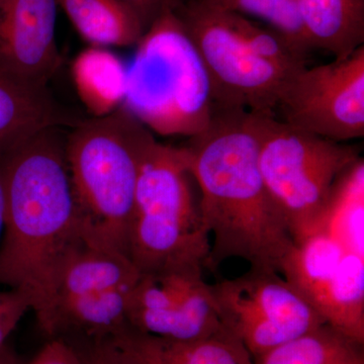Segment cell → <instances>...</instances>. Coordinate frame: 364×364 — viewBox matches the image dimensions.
Masks as SVG:
<instances>
[{
    "label": "cell",
    "instance_id": "d6986e66",
    "mask_svg": "<svg viewBox=\"0 0 364 364\" xmlns=\"http://www.w3.org/2000/svg\"><path fill=\"white\" fill-rule=\"evenodd\" d=\"M347 252L331 232H317L294 242L280 265L279 273L311 303L331 279Z\"/></svg>",
    "mask_w": 364,
    "mask_h": 364
},
{
    "label": "cell",
    "instance_id": "52a82bcc",
    "mask_svg": "<svg viewBox=\"0 0 364 364\" xmlns=\"http://www.w3.org/2000/svg\"><path fill=\"white\" fill-rule=\"evenodd\" d=\"M248 114L261 176L294 242L327 230L333 189L361 159L358 150L299 130L275 114Z\"/></svg>",
    "mask_w": 364,
    "mask_h": 364
},
{
    "label": "cell",
    "instance_id": "4fadbf2b",
    "mask_svg": "<svg viewBox=\"0 0 364 364\" xmlns=\"http://www.w3.org/2000/svg\"><path fill=\"white\" fill-rule=\"evenodd\" d=\"M68 124L49 86L30 85L0 72V154L41 131Z\"/></svg>",
    "mask_w": 364,
    "mask_h": 364
},
{
    "label": "cell",
    "instance_id": "7c38bea8",
    "mask_svg": "<svg viewBox=\"0 0 364 364\" xmlns=\"http://www.w3.org/2000/svg\"><path fill=\"white\" fill-rule=\"evenodd\" d=\"M105 339L134 364H253L246 347L225 327L207 338L179 341L128 324Z\"/></svg>",
    "mask_w": 364,
    "mask_h": 364
},
{
    "label": "cell",
    "instance_id": "83f0119b",
    "mask_svg": "<svg viewBox=\"0 0 364 364\" xmlns=\"http://www.w3.org/2000/svg\"><path fill=\"white\" fill-rule=\"evenodd\" d=\"M0 364H23L18 360V358L9 350L7 347L1 345L0 346Z\"/></svg>",
    "mask_w": 364,
    "mask_h": 364
},
{
    "label": "cell",
    "instance_id": "9c48e42d",
    "mask_svg": "<svg viewBox=\"0 0 364 364\" xmlns=\"http://www.w3.org/2000/svg\"><path fill=\"white\" fill-rule=\"evenodd\" d=\"M277 112L284 123L321 138H363L364 46L345 58L301 69L282 90Z\"/></svg>",
    "mask_w": 364,
    "mask_h": 364
},
{
    "label": "cell",
    "instance_id": "ac0fdd59",
    "mask_svg": "<svg viewBox=\"0 0 364 364\" xmlns=\"http://www.w3.org/2000/svg\"><path fill=\"white\" fill-rule=\"evenodd\" d=\"M79 35L93 47L136 45L146 32L135 11L121 0H56Z\"/></svg>",
    "mask_w": 364,
    "mask_h": 364
},
{
    "label": "cell",
    "instance_id": "7a4b0ae2",
    "mask_svg": "<svg viewBox=\"0 0 364 364\" xmlns=\"http://www.w3.org/2000/svg\"><path fill=\"white\" fill-rule=\"evenodd\" d=\"M182 147L200 186L203 226L214 237L205 267L239 258L279 272L294 242L261 176L248 112L215 109L208 126Z\"/></svg>",
    "mask_w": 364,
    "mask_h": 364
},
{
    "label": "cell",
    "instance_id": "9a60e30c",
    "mask_svg": "<svg viewBox=\"0 0 364 364\" xmlns=\"http://www.w3.org/2000/svg\"><path fill=\"white\" fill-rule=\"evenodd\" d=\"M296 1L314 49L342 59L363 47L364 0Z\"/></svg>",
    "mask_w": 364,
    "mask_h": 364
},
{
    "label": "cell",
    "instance_id": "5b68a950",
    "mask_svg": "<svg viewBox=\"0 0 364 364\" xmlns=\"http://www.w3.org/2000/svg\"><path fill=\"white\" fill-rule=\"evenodd\" d=\"M121 107L161 136L191 138L210 123L215 109L207 72L174 11L153 21L136 44Z\"/></svg>",
    "mask_w": 364,
    "mask_h": 364
},
{
    "label": "cell",
    "instance_id": "4316f807",
    "mask_svg": "<svg viewBox=\"0 0 364 364\" xmlns=\"http://www.w3.org/2000/svg\"><path fill=\"white\" fill-rule=\"evenodd\" d=\"M81 358L85 364H134L107 339L92 341L90 349Z\"/></svg>",
    "mask_w": 364,
    "mask_h": 364
},
{
    "label": "cell",
    "instance_id": "8fae6325",
    "mask_svg": "<svg viewBox=\"0 0 364 364\" xmlns=\"http://www.w3.org/2000/svg\"><path fill=\"white\" fill-rule=\"evenodd\" d=\"M56 0H0V72L48 86L61 67Z\"/></svg>",
    "mask_w": 364,
    "mask_h": 364
},
{
    "label": "cell",
    "instance_id": "3957f363",
    "mask_svg": "<svg viewBox=\"0 0 364 364\" xmlns=\"http://www.w3.org/2000/svg\"><path fill=\"white\" fill-rule=\"evenodd\" d=\"M174 13L202 60L215 111L275 114L308 58L272 28L210 0H183Z\"/></svg>",
    "mask_w": 364,
    "mask_h": 364
},
{
    "label": "cell",
    "instance_id": "30bf717a",
    "mask_svg": "<svg viewBox=\"0 0 364 364\" xmlns=\"http://www.w3.org/2000/svg\"><path fill=\"white\" fill-rule=\"evenodd\" d=\"M127 317L139 331L179 341L224 328L203 268L196 267L141 274L129 293Z\"/></svg>",
    "mask_w": 364,
    "mask_h": 364
},
{
    "label": "cell",
    "instance_id": "7402d4cb",
    "mask_svg": "<svg viewBox=\"0 0 364 364\" xmlns=\"http://www.w3.org/2000/svg\"><path fill=\"white\" fill-rule=\"evenodd\" d=\"M364 162L359 159L344 172L332 191L327 230L349 252L364 257Z\"/></svg>",
    "mask_w": 364,
    "mask_h": 364
},
{
    "label": "cell",
    "instance_id": "e0dca14e",
    "mask_svg": "<svg viewBox=\"0 0 364 364\" xmlns=\"http://www.w3.org/2000/svg\"><path fill=\"white\" fill-rule=\"evenodd\" d=\"M311 303L326 324L364 345V257L349 251L345 254Z\"/></svg>",
    "mask_w": 364,
    "mask_h": 364
},
{
    "label": "cell",
    "instance_id": "44dd1931",
    "mask_svg": "<svg viewBox=\"0 0 364 364\" xmlns=\"http://www.w3.org/2000/svg\"><path fill=\"white\" fill-rule=\"evenodd\" d=\"M253 364H364L363 344L324 324L261 354Z\"/></svg>",
    "mask_w": 364,
    "mask_h": 364
},
{
    "label": "cell",
    "instance_id": "d4e9b609",
    "mask_svg": "<svg viewBox=\"0 0 364 364\" xmlns=\"http://www.w3.org/2000/svg\"><path fill=\"white\" fill-rule=\"evenodd\" d=\"M26 364H85L80 354L63 340H52Z\"/></svg>",
    "mask_w": 364,
    "mask_h": 364
},
{
    "label": "cell",
    "instance_id": "ba28073f",
    "mask_svg": "<svg viewBox=\"0 0 364 364\" xmlns=\"http://www.w3.org/2000/svg\"><path fill=\"white\" fill-rule=\"evenodd\" d=\"M210 289L222 325L253 358L326 324L308 299L275 270L250 267Z\"/></svg>",
    "mask_w": 364,
    "mask_h": 364
},
{
    "label": "cell",
    "instance_id": "5bb4252c",
    "mask_svg": "<svg viewBox=\"0 0 364 364\" xmlns=\"http://www.w3.org/2000/svg\"><path fill=\"white\" fill-rule=\"evenodd\" d=\"M133 286L62 299L55 306L46 333L55 336L71 330L82 333L92 341L107 338L129 324L127 306Z\"/></svg>",
    "mask_w": 364,
    "mask_h": 364
},
{
    "label": "cell",
    "instance_id": "484cf974",
    "mask_svg": "<svg viewBox=\"0 0 364 364\" xmlns=\"http://www.w3.org/2000/svg\"><path fill=\"white\" fill-rule=\"evenodd\" d=\"M135 11L146 30L166 11H174L183 0H121Z\"/></svg>",
    "mask_w": 364,
    "mask_h": 364
},
{
    "label": "cell",
    "instance_id": "cb8c5ba5",
    "mask_svg": "<svg viewBox=\"0 0 364 364\" xmlns=\"http://www.w3.org/2000/svg\"><path fill=\"white\" fill-rule=\"evenodd\" d=\"M33 310L32 299L21 289L0 291V346L28 311Z\"/></svg>",
    "mask_w": 364,
    "mask_h": 364
},
{
    "label": "cell",
    "instance_id": "ffe728a7",
    "mask_svg": "<svg viewBox=\"0 0 364 364\" xmlns=\"http://www.w3.org/2000/svg\"><path fill=\"white\" fill-rule=\"evenodd\" d=\"M72 71L78 95L93 117L107 116L123 104L127 67L109 50L91 46L79 55Z\"/></svg>",
    "mask_w": 364,
    "mask_h": 364
},
{
    "label": "cell",
    "instance_id": "603a6c76",
    "mask_svg": "<svg viewBox=\"0 0 364 364\" xmlns=\"http://www.w3.org/2000/svg\"><path fill=\"white\" fill-rule=\"evenodd\" d=\"M218 6L267 23L296 51L308 58L314 49L309 39L296 0H210Z\"/></svg>",
    "mask_w": 364,
    "mask_h": 364
},
{
    "label": "cell",
    "instance_id": "f1b7e54d",
    "mask_svg": "<svg viewBox=\"0 0 364 364\" xmlns=\"http://www.w3.org/2000/svg\"><path fill=\"white\" fill-rule=\"evenodd\" d=\"M4 215H6V196H4V181L0 173V238L4 233Z\"/></svg>",
    "mask_w": 364,
    "mask_h": 364
},
{
    "label": "cell",
    "instance_id": "277c9868",
    "mask_svg": "<svg viewBox=\"0 0 364 364\" xmlns=\"http://www.w3.org/2000/svg\"><path fill=\"white\" fill-rule=\"evenodd\" d=\"M155 140L123 107L76 123L66 136L72 188L90 243L128 256L139 171Z\"/></svg>",
    "mask_w": 364,
    "mask_h": 364
},
{
    "label": "cell",
    "instance_id": "6da1fadb",
    "mask_svg": "<svg viewBox=\"0 0 364 364\" xmlns=\"http://www.w3.org/2000/svg\"><path fill=\"white\" fill-rule=\"evenodd\" d=\"M61 127L0 154L6 196L0 282L30 296L42 330L56 305L64 265L87 242L69 174Z\"/></svg>",
    "mask_w": 364,
    "mask_h": 364
},
{
    "label": "cell",
    "instance_id": "2e32d148",
    "mask_svg": "<svg viewBox=\"0 0 364 364\" xmlns=\"http://www.w3.org/2000/svg\"><path fill=\"white\" fill-rule=\"evenodd\" d=\"M140 277L141 273L128 256L114 249L85 242L64 265L57 287L56 305L69 296L130 286Z\"/></svg>",
    "mask_w": 364,
    "mask_h": 364
},
{
    "label": "cell",
    "instance_id": "8992f818",
    "mask_svg": "<svg viewBox=\"0 0 364 364\" xmlns=\"http://www.w3.org/2000/svg\"><path fill=\"white\" fill-rule=\"evenodd\" d=\"M183 147L155 141L136 182L128 257L141 274L205 267L210 235L191 191Z\"/></svg>",
    "mask_w": 364,
    "mask_h": 364
}]
</instances>
